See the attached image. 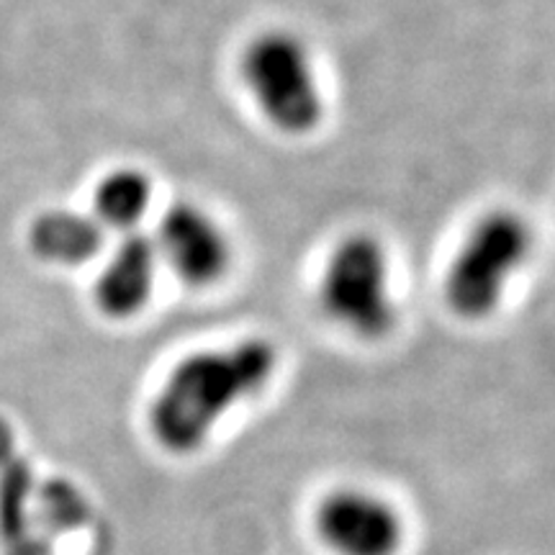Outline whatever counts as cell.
Masks as SVG:
<instances>
[{"label": "cell", "instance_id": "obj_1", "mask_svg": "<svg viewBox=\"0 0 555 555\" xmlns=\"http://www.w3.org/2000/svg\"><path fill=\"white\" fill-rule=\"evenodd\" d=\"M275 347L260 337L191 352L172 365L152 399V437L165 453L193 455L224 416L258 397L275 376Z\"/></svg>", "mask_w": 555, "mask_h": 555}, {"label": "cell", "instance_id": "obj_2", "mask_svg": "<svg viewBox=\"0 0 555 555\" xmlns=\"http://www.w3.org/2000/svg\"><path fill=\"white\" fill-rule=\"evenodd\" d=\"M240 73L262 116L286 134H309L324 116L309 47L294 31L268 29L245 44Z\"/></svg>", "mask_w": 555, "mask_h": 555}, {"label": "cell", "instance_id": "obj_3", "mask_svg": "<svg viewBox=\"0 0 555 555\" xmlns=\"http://www.w3.org/2000/svg\"><path fill=\"white\" fill-rule=\"evenodd\" d=\"M532 253V229L517 211L496 208L470 227L468 237L450 262L446 301L461 319L491 317L506 286Z\"/></svg>", "mask_w": 555, "mask_h": 555}, {"label": "cell", "instance_id": "obj_4", "mask_svg": "<svg viewBox=\"0 0 555 555\" xmlns=\"http://www.w3.org/2000/svg\"><path fill=\"white\" fill-rule=\"evenodd\" d=\"M324 314L360 339H380L397 327L391 268L386 247L373 234L339 240L319 281Z\"/></svg>", "mask_w": 555, "mask_h": 555}, {"label": "cell", "instance_id": "obj_5", "mask_svg": "<svg viewBox=\"0 0 555 555\" xmlns=\"http://www.w3.org/2000/svg\"><path fill=\"white\" fill-rule=\"evenodd\" d=\"M314 532L332 555H399L406 527L401 512L363 486H337L314 506Z\"/></svg>", "mask_w": 555, "mask_h": 555}, {"label": "cell", "instance_id": "obj_6", "mask_svg": "<svg viewBox=\"0 0 555 555\" xmlns=\"http://www.w3.org/2000/svg\"><path fill=\"white\" fill-rule=\"evenodd\" d=\"M159 260L189 286H211L229 270L232 245L227 232L206 208L191 201L172 204L159 217L157 234L152 237Z\"/></svg>", "mask_w": 555, "mask_h": 555}, {"label": "cell", "instance_id": "obj_7", "mask_svg": "<svg viewBox=\"0 0 555 555\" xmlns=\"http://www.w3.org/2000/svg\"><path fill=\"white\" fill-rule=\"evenodd\" d=\"M157 247L152 237L127 232L95 278V301L111 319H129L147 307L157 278Z\"/></svg>", "mask_w": 555, "mask_h": 555}, {"label": "cell", "instance_id": "obj_8", "mask_svg": "<svg viewBox=\"0 0 555 555\" xmlns=\"http://www.w3.org/2000/svg\"><path fill=\"white\" fill-rule=\"evenodd\" d=\"M103 229L88 214L52 208L39 214L29 229L31 253L52 266H82L93 260L103 247Z\"/></svg>", "mask_w": 555, "mask_h": 555}, {"label": "cell", "instance_id": "obj_9", "mask_svg": "<svg viewBox=\"0 0 555 555\" xmlns=\"http://www.w3.org/2000/svg\"><path fill=\"white\" fill-rule=\"evenodd\" d=\"M152 204V180L137 168H121L108 172L95 185L93 193V219L103 229L134 232Z\"/></svg>", "mask_w": 555, "mask_h": 555}]
</instances>
